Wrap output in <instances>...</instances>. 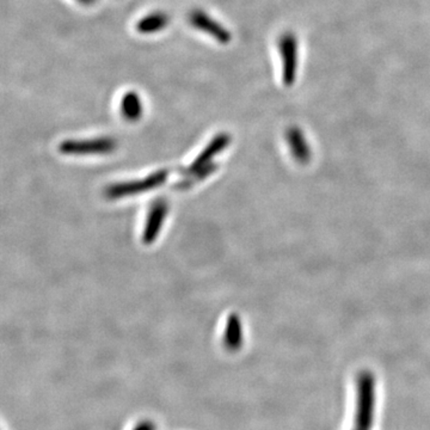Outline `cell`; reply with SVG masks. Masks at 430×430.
Listing matches in <instances>:
<instances>
[{
  "mask_svg": "<svg viewBox=\"0 0 430 430\" xmlns=\"http://www.w3.org/2000/svg\"><path fill=\"white\" fill-rule=\"evenodd\" d=\"M278 52L283 62V82L286 87L296 83L299 71V41L293 33L287 31L278 39Z\"/></svg>",
  "mask_w": 430,
  "mask_h": 430,
  "instance_id": "obj_1",
  "label": "cell"
},
{
  "mask_svg": "<svg viewBox=\"0 0 430 430\" xmlns=\"http://www.w3.org/2000/svg\"><path fill=\"white\" fill-rule=\"evenodd\" d=\"M169 177V171L161 170L151 174L146 179L134 181V182L118 183L105 189V196L108 199H120L127 196L139 195L143 192L154 189L165 183Z\"/></svg>",
  "mask_w": 430,
  "mask_h": 430,
  "instance_id": "obj_2",
  "label": "cell"
},
{
  "mask_svg": "<svg viewBox=\"0 0 430 430\" xmlns=\"http://www.w3.org/2000/svg\"><path fill=\"white\" fill-rule=\"evenodd\" d=\"M116 140L108 136L87 140H65L60 143L59 151L64 154L85 156V154H108L116 150Z\"/></svg>",
  "mask_w": 430,
  "mask_h": 430,
  "instance_id": "obj_3",
  "label": "cell"
},
{
  "mask_svg": "<svg viewBox=\"0 0 430 430\" xmlns=\"http://www.w3.org/2000/svg\"><path fill=\"white\" fill-rule=\"evenodd\" d=\"M188 21L196 30L202 31L212 36L220 44H229L232 41V33L222 23L215 21L212 16L202 9H194L188 15Z\"/></svg>",
  "mask_w": 430,
  "mask_h": 430,
  "instance_id": "obj_4",
  "label": "cell"
},
{
  "mask_svg": "<svg viewBox=\"0 0 430 430\" xmlns=\"http://www.w3.org/2000/svg\"><path fill=\"white\" fill-rule=\"evenodd\" d=\"M231 140L232 138L229 133H219V134L215 135L212 141L200 153V156L191 163L189 168L184 170V172H183L184 176H190V174H195L197 171L204 169L206 166L210 165L213 163L212 161H213L214 156L222 152L230 145Z\"/></svg>",
  "mask_w": 430,
  "mask_h": 430,
  "instance_id": "obj_5",
  "label": "cell"
},
{
  "mask_svg": "<svg viewBox=\"0 0 430 430\" xmlns=\"http://www.w3.org/2000/svg\"><path fill=\"white\" fill-rule=\"evenodd\" d=\"M169 213V204L164 199H158L151 204L148 212L147 222L145 225L143 233V243L152 244L161 232L166 217Z\"/></svg>",
  "mask_w": 430,
  "mask_h": 430,
  "instance_id": "obj_6",
  "label": "cell"
},
{
  "mask_svg": "<svg viewBox=\"0 0 430 430\" xmlns=\"http://www.w3.org/2000/svg\"><path fill=\"white\" fill-rule=\"evenodd\" d=\"M286 141L292 156L299 164H307L312 158L309 140L299 127H289L286 131Z\"/></svg>",
  "mask_w": 430,
  "mask_h": 430,
  "instance_id": "obj_7",
  "label": "cell"
},
{
  "mask_svg": "<svg viewBox=\"0 0 430 430\" xmlns=\"http://www.w3.org/2000/svg\"><path fill=\"white\" fill-rule=\"evenodd\" d=\"M169 23L170 16L168 13L164 11H154L140 18L139 22L135 24V29L139 34L151 35L164 30L169 26Z\"/></svg>",
  "mask_w": 430,
  "mask_h": 430,
  "instance_id": "obj_8",
  "label": "cell"
},
{
  "mask_svg": "<svg viewBox=\"0 0 430 430\" xmlns=\"http://www.w3.org/2000/svg\"><path fill=\"white\" fill-rule=\"evenodd\" d=\"M120 111L122 118H126L127 121L135 122L143 118V105L139 93L136 91H127L122 96Z\"/></svg>",
  "mask_w": 430,
  "mask_h": 430,
  "instance_id": "obj_9",
  "label": "cell"
},
{
  "mask_svg": "<svg viewBox=\"0 0 430 430\" xmlns=\"http://www.w3.org/2000/svg\"><path fill=\"white\" fill-rule=\"evenodd\" d=\"M243 343V326L238 314L232 313L229 316L224 334V344L229 350L235 352Z\"/></svg>",
  "mask_w": 430,
  "mask_h": 430,
  "instance_id": "obj_10",
  "label": "cell"
},
{
  "mask_svg": "<svg viewBox=\"0 0 430 430\" xmlns=\"http://www.w3.org/2000/svg\"><path fill=\"white\" fill-rule=\"evenodd\" d=\"M217 168V164L212 163L210 165L206 166L204 169L197 171L195 174H190V176H186V179H183V181H179V182L174 184V188H176V189H188V188L192 187L195 183L199 182V181H202V179H206V177H208L209 174H213Z\"/></svg>",
  "mask_w": 430,
  "mask_h": 430,
  "instance_id": "obj_11",
  "label": "cell"
},
{
  "mask_svg": "<svg viewBox=\"0 0 430 430\" xmlns=\"http://www.w3.org/2000/svg\"><path fill=\"white\" fill-rule=\"evenodd\" d=\"M133 430H156V423L151 420H145V421L140 422Z\"/></svg>",
  "mask_w": 430,
  "mask_h": 430,
  "instance_id": "obj_12",
  "label": "cell"
},
{
  "mask_svg": "<svg viewBox=\"0 0 430 430\" xmlns=\"http://www.w3.org/2000/svg\"><path fill=\"white\" fill-rule=\"evenodd\" d=\"M75 1H78L79 4L85 5V6H91V5L97 3V0H75Z\"/></svg>",
  "mask_w": 430,
  "mask_h": 430,
  "instance_id": "obj_13",
  "label": "cell"
}]
</instances>
